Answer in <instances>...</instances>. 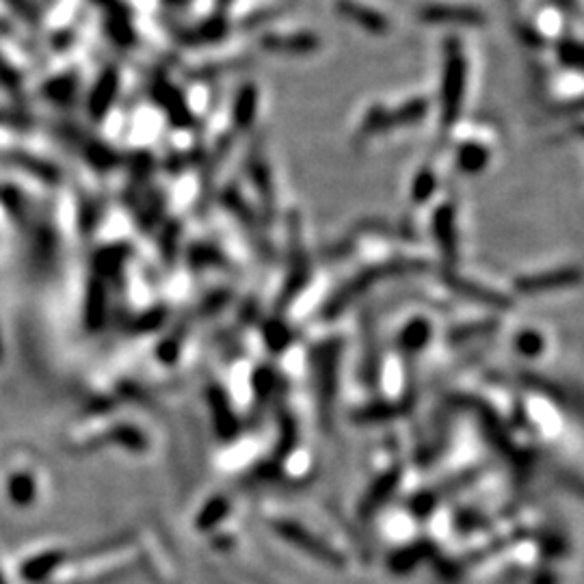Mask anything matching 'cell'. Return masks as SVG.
<instances>
[{
	"label": "cell",
	"instance_id": "obj_1",
	"mask_svg": "<svg viewBox=\"0 0 584 584\" xmlns=\"http://www.w3.org/2000/svg\"><path fill=\"white\" fill-rule=\"evenodd\" d=\"M467 63L459 39L450 37L444 44V68H442L440 85V104H442V124L450 126L457 122L466 93Z\"/></svg>",
	"mask_w": 584,
	"mask_h": 584
},
{
	"label": "cell",
	"instance_id": "obj_2",
	"mask_svg": "<svg viewBox=\"0 0 584 584\" xmlns=\"http://www.w3.org/2000/svg\"><path fill=\"white\" fill-rule=\"evenodd\" d=\"M418 18L426 24H459V27H483L487 22L485 12L472 4L429 3L418 9Z\"/></svg>",
	"mask_w": 584,
	"mask_h": 584
},
{
	"label": "cell",
	"instance_id": "obj_3",
	"mask_svg": "<svg viewBox=\"0 0 584 584\" xmlns=\"http://www.w3.org/2000/svg\"><path fill=\"white\" fill-rule=\"evenodd\" d=\"M336 13L345 20H349V22L357 24V27L364 28V31L370 35L390 33V20H387L384 13L357 3V0H336Z\"/></svg>",
	"mask_w": 584,
	"mask_h": 584
},
{
	"label": "cell",
	"instance_id": "obj_4",
	"mask_svg": "<svg viewBox=\"0 0 584 584\" xmlns=\"http://www.w3.org/2000/svg\"><path fill=\"white\" fill-rule=\"evenodd\" d=\"M260 46L280 54H312L320 48V37L312 31L292 35L269 33L260 39Z\"/></svg>",
	"mask_w": 584,
	"mask_h": 584
},
{
	"label": "cell",
	"instance_id": "obj_5",
	"mask_svg": "<svg viewBox=\"0 0 584 584\" xmlns=\"http://www.w3.org/2000/svg\"><path fill=\"white\" fill-rule=\"evenodd\" d=\"M258 110V87L251 83L243 85L234 98V107H231V119L239 128H247L251 126Z\"/></svg>",
	"mask_w": 584,
	"mask_h": 584
},
{
	"label": "cell",
	"instance_id": "obj_6",
	"mask_svg": "<svg viewBox=\"0 0 584 584\" xmlns=\"http://www.w3.org/2000/svg\"><path fill=\"white\" fill-rule=\"evenodd\" d=\"M426 109H429V102H426L425 98L410 100V102H405L402 107L392 110V113H385V128L387 126H405L420 122L426 115Z\"/></svg>",
	"mask_w": 584,
	"mask_h": 584
},
{
	"label": "cell",
	"instance_id": "obj_7",
	"mask_svg": "<svg viewBox=\"0 0 584 584\" xmlns=\"http://www.w3.org/2000/svg\"><path fill=\"white\" fill-rule=\"evenodd\" d=\"M556 57L561 65L569 69H580L582 65V46L576 37H561L556 44Z\"/></svg>",
	"mask_w": 584,
	"mask_h": 584
},
{
	"label": "cell",
	"instance_id": "obj_8",
	"mask_svg": "<svg viewBox=\"0 0 584 584\" xmlns=\"http://www.w3.org/2000/svg\"><path fill=\"white\" fill-rule=\"evenodd\" d=\"M228 33H230L228 20H225L223 16H213L201 24L199 31L195 33V39H198V42H204V44H215V42H221V39L228 37Z\"/></svg>",
	"mask_w": 584,
	"mask_h": 584
},
{
	"label": "cell",
	"instance_id": "obj_9",
	"mask_svg": "<svg viewBox=\"0 0 584 584\" xmlns=\"http://www.w3.org/2000/svg\"><path fill=\"white\" fill-rule=\"evenodd\" d=\"M487 163V150L478 143H466L459 150V165L461 169L478 171L485 167Z\"/></svg>",
	"mask_w": 584,
	"mask_h": 584
},
{
	"label": "cell",
	"instance_id": "obj_10",
	"mask_svg": "<svg viewBox=\"0 0 584 584\" xmlns=\"http://www.w3.org/2000/svg\"><path fill=\"white\" fill-rule=\"evenodd\" d=\"M561 3H563V7L576 9V0H561Z\"/></svg>",
	"mask_w": 584,
	"mask_h": 584
},
{
	"label": "cell",
	"instance_id": "obj_11",
	"mask_svg": "<svg viewBox=\"0 0 584 584\" xmlns=\"http://www.w3.org/2000/svg\"><path fill=\"white\" fill-rule=\"evenodd\" d=\"M171 3H184V0H171Z\"/></svg>",
	"mask_w": 584,
	"mask_h": 584
}]
</instances>
